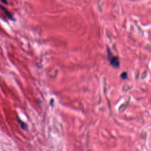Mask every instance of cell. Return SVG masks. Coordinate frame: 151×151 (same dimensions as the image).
<instances>
[{
  "label": "cell",
  "mask_w": 151,
  "mask_h": 151,
  "mask_svg": "<svg viewBox=\"0 0 151 151\" xmlns=\"http://www.w3.org/2000/svg\"><path fill=\"white\" fill-rule=\"evenodd\" d=\"M17 120H18V123L20 124L21 128L23 130H25V129H27V125H26L24 122H23V121H22L20 118H17Z\"/></svg>",
  "instance_id": "cell-3"
},
{
  "label": "cell",
  "mask_w": 151,
  "mask_h": 151,
  "mask_svg": "<svg viewBox=\"0 0 151 151\" xmlns=\"http://www.w3.org/2000/svg\"><path fill=\"white\" fill-rule=\"evenodd\" d=\"M121 77L122 79H126L127 78H128V74L126 72H123L121 74Z\"/></svg>",
  "instance_id": "cell-4"
},
{
  "label": "cell",
  "mask_w": 151,
  "mask_h": 151,
  "mask_svg": "<svg viewBox=\"0 0 151 151\" xmlns=\"http://www.w3.org/2000/svg\"><path fill=\"white\" fill-rule=\"evenodd\" d=\"M1 1L4 4H8V2H7V0H1Z\"/></svg>",
  "instance_id": "cell-5"
},
{
  "label": "cell",
  "mask_w": 151,
  "mask_h": 151,
  "mask_svg": "<svg viewBox=\"0 0 151 151\" xmlns=\"http://www.w3.org/2000/svg\"><path fill=\"white\" fill-rule=\"evenodd\" d=\"M107 53L108 60L110 61V64L115 68H118L119 67V58L116 56H113L111 54V52L109 48L107 49Z\"/></svg>",
  "instance_id": "cell-1"
},
{
  "label": "cell",
  "mask_w": 151,
  "mask_h": 151,
  "mask_svg": "<svg viewBox=\"0 0 151 151\" xmlns=\"http://www.w3.org/2000/svg\"><path fill=\"white\" fill-rule=\"evenodd\" d=\"M0 9H1V10L6 14V15L7 16V17H8L10 20H13V17L12 14H11L10 12H8L4 7L0 6Z\"/></svg>",
  "instance_id": "cell-2"
}]
</instances>
